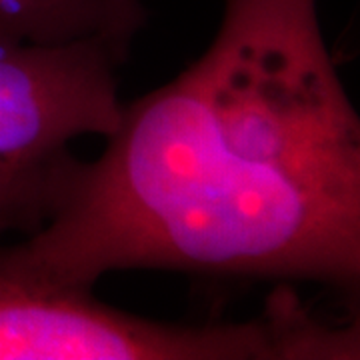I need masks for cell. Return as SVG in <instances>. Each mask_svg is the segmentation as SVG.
Returning <instances> with one entry per match:
<instances>
[{
    "label": "cell",
    "mask_w": 360,
    "mask_h": 360,
    "mask_svg": "<svg viewBox=\"0 0 360 360\" xmlns=\"http://www.w3.org/2000/svg\"><path fill=\"white\" fill-rule=\"evenodd\" d=\"M49 222L20 243L92 288L120 270L360 288V118L316 0H222L212 42L122 103Z\"/></svg>",
    "instance_id": "6da1fadb"
},
{
    "label": "cell",
    "mask_w": 360,
    "mask_h": 360,
    "mask_svg": "<svg viewBox=\"0 0 360 360\" xmlns=\"http://www.w3.org/2000/svg\"><path fill=\"white\" fill-rule=\"evenodd\" d=\"M354 348L350 324L288 288L248 321H155L52 276L0 234V360H348Z\"/></svg>",
    "instance_id": "7a4b0ae2"
},
{
    "label": "cell",
    "mask_w": 360,
    "mask_h": 360,
    "mask_svg": "<svg viewBox=\"0 0 360 360\" xmlns=\"http://www.w3.org/2000/svg\"><path fill=\"white\" fill-rule=\"evenodd\" d=\"M118 52L80 42H0V234H32L58 208L78 158L72 142L120 118Z\"/></svg>",
    "instance_id": "3957f363"
},
{
    "label": "cell",
    "mask_w": 360,
    "mask_h": 360,
    "mask_svg": "<svg viewBox=\"0 0 360 360\" xmlns=\"http://www.w3.org/2000/svg\"><path fill=\"white\" fill-rule=\"evenodd\" d=\"M148 18L144 0H0V42L66 46L96 42L129 60Z\"/></svg>",
    "instance_id": "277c9868"
}]
</instances>
